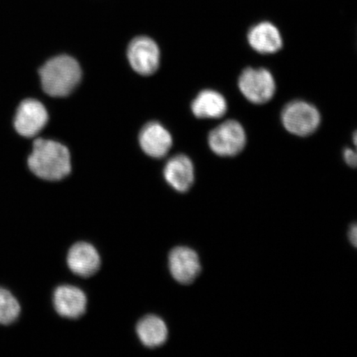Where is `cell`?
<instances>
[{
	"label": "cell",
	"mask_w": 357,
	"mask_h": 357,
	"mask_svg": "<svg viewBox=\"0 0 357 357\" xmlns=\"http://www.w3.org/2000/svg\"><path fill=\"white\" fill-rule=\"evenodd\" d=\"M28 164L36 176L46 181H61L71 171L68 149L60 142L43 138L34 141Z\"/></svg>",
	"instance_id": "1"
},
{
	"label": "cell",
	"mask_w": 357,
	"mask_h": 357,
	"mask_svg": "<svg viewBox=\"0 0 357 357\" xmlns=\"http://www.w3.org/2000/svg\"><path fill=\"white\" fill-rule=\"evenodd\" d=\"M82 69L74 58L61 55L49 60L39 70L43 89L52 97H65L82 79Z\"/></svg>",
	"instance_id": "2"
},
{
	"label": "cell",
	"mask_w": 357,
	"mask_h": 357,
	"mask_svg": "<svg viewBox=\"0 0 357 357\" xmlns=\"http://www.w3.org/2000/svg\"><path fill=\"white\" fill-rule=\"evenodd\" d=\"M281 121L289 132L298 137H307L318 129L321 116L314 105L296 100L285 105L281 114Z\"/></svg>",
	"instance_id": "3"
},
{
	"label": "cell",
	"mask_w": 357,
	"mask_h": 357,
	"mask_svg": "<svg viewBox=\"0 0 357 357\" xmlns=\"http://www.w3.org/2000/svg\"><path fill=\"white\" fill-rule=\"evenodd\" d=\"M208 146L220 156H234L243 151L247 136L242 125L235 120H227L209 133Z\"/></svg>",
	"instance_id": "4"
},
{
	"label": "cell",
	"mask_w": 357,
	"mask_h": 357,
	"mask_svg": "<svg viewBox=\"0 0 357 357\" xmlns=\"http://www.w3.org/2000/svg\"><path fill=\"white\" fill-rule=\"evenodd\" d=\"M238 86L245 99L256 105L270 101L276 88L273 75L264 68L244 70L240 75Z\"/></svg>",
	"instance_id": "5"
},
{
	"label": "cell",
	"mask_w": 357,
	"mask_h": 357,
	"mask_svg": "<svg viewBox=\"0 0 357 357\" xmlns=\"http://www.w3.org/2000/svg\"><path fill=\"white\" fill-rule=\"evenodd\" d=\"M48 114L41 102L28 99L17 107L13 126L20 136L31 138L37 136L46 126Z\"/></svg>",
	"instance_id": "6"
},
{
	"label": "cell",
	"mask_w": 357,
	"mask_h": 357,
	"mask_svg": "<svg viewBox=\"0 0 357 357\" xmlns=\"http://www.w3.org/2000/svg\"><path fill=\"white\" fill-rule=\"evenodd\" d=\"M129 63L137 73L153 75L160 64V51L158 45L149 38L133 39L128 49Z\"/></svg>",
	"instance_id": "7"
},
{
	"label": "cell",
	"mask_w": 357,
	"mask_h": 357,
	"mask_svg": "<svg viewBox=\"0 0 357 357\" xmlns=\"http://www.w3.org/2000/svg\"><path fill=\"white\" fill-rule=\"evenodd\" d=\"M169 269L177 282L189 284L198 278L201 265L198 254L186 247L173 249L169 255Z\"/></svg>",
	"instance_id": "8"
},
{
	"label": "cell",
	"mask_w": 357,
	"mask_h": 357,
	"mask_svg": "<svg viewBox=\"0 0 357 357\" xmlns=\"http://www.w3.org/2000/svg\"><path fill=\"white\" fill-rule=\"evenodd\" d=\"M57 314L67 319H78L86 310V294L73 285H61L54 292L53 297Z\"/></svg>",
	"instance_id": "9"
},
{
	"label": "cell",
	"mask_w": 357,
	"mask_h": 357,
	"mask_svg": "<svg viewBox=\"0 0 357 357\" xmlns=\"http://www.w3.org/2000/svg\"><path fill=\"white\" fill-rule=\"evenodd\" d=\"M67 264L74 274L87 278L99 271L100 257L92 245L78 243L70 249Z\"/></svg>",
	"instance_id": "10"
},
{
	"label": "cell",
	"mask_w": 357,
	"mask_h": 357,
	"mask_svg": "<svg viewBox=\"0 0 357 357\" xmlns=\"http://www.w3.org/2000/svg\"><path fill=\"white\" fill-rule=\"evenodd\" d=\"M139 142L146 155L154 158H162L172 149V137L162 125L153 122L142 129Z\"/></svg>",
	"instance_id": "11"
},
{
	"label": "cell",
	"mask_w": 357,
	"mask_h": 357,
	"mask_svg": "<svg viewBox=\"0 0 357 357\" xmlns=\"http://www.w3.org/2000/svg\"><path fill=\"white\" fill-rule=\"evenodd\" d=\"M164 177L174 190L185 193L191 188L195 181L193 163L185 155L174 156L165 167Z\"/></svg>",
	"instance_id": "12"
},
{
	"label": "cell",
	"mask_w": 357,
	"mask_h": 357,
	"mask_svg": "<svg viewBox=\"0 0 357 357\" xmlns=\"http://www.w3.org/2000/svg\"><path fill=\"white\" fill-rule=\"evenodd\" d=\"M248 40L254 50L261 54H273L283 46L280 31L270 22H259L250 29Z\"/></svg>",
	"instance_id": "13"
},
{
	"label": "cell",
	"mask_w": 357,
	"mask_h": 357,
	"mask_svg": "<svg viewBox=\"0 0 357 357\" xmlns=\"http://www.w3.org/2000/svg\"><path fill=\"white\" fill-rule=\"evenodd\" d=\"M191 109L198 119H220L226 114L227 105L225 98L220 93L205 89L195 98Z\"/></svg>",
	"instance_id": "14"
},
{
	"label": "cell",
	"mask_w": 357,
	"mask_h": 357,
	"mask_svg": "<svg viewBox=\"0 0 357 357\" xmlns=\"http://www.w3.org/2000/svg\"><path fill=\"white\" fill-rule=\"evenodd\" d=\"M137 333L142 344L155 348L164 344L167 340L168 329L162 319L149 315L142 319L137 326Z\"/></svg>",
	"instance_id": "15"
},
{
	"label": "cell",
	"mask_w": 357,
	"mask_h": 357,
	"mask_svg": "<svg viewBox=\"0 0 357 357\" xmlns=\"http://www.w3.org/2000/svg\"><path fill=\"white\" fill-rule=\"evenodd\" d=\"M20 311L17 298L8 290L0 287V324L10 325L15 322Z\"/></svg>",
	"instance_id": "16"
},
{
	"label": "cell",
	"mask_w": 357,
	"mask_h": 357,
	"mask_svg": "<svg viewBox=\"0 0 357 357\" xmlns=\"http://www.w3.org/2000/svg\"><path fill=\"white\" fill-rule=\"evenodd\" d=\"M344 159L348 166L351 167L356 166V154L354 150L346 149L344 151Z\"/></svg>",
	"instance_id": "17"
},
{
	"label": "cell",
	"mask_w": 357,
	"mask_h": 357,
	"mask_svg": "<svg viewBox=\"0 0 357 357\" xmlns=\"http://www.w3.org/2000/svg\"><path fill=\"white\" fill-rule=\"evenodd\" d=\"M356 234H357L356 225H354L351 227V229L349 230V234H348V236H349L350 242L351 243L352 245H354V247H356V240H357Z\"/></svg>",
	"instance_id": "18"
}]
</instances>
